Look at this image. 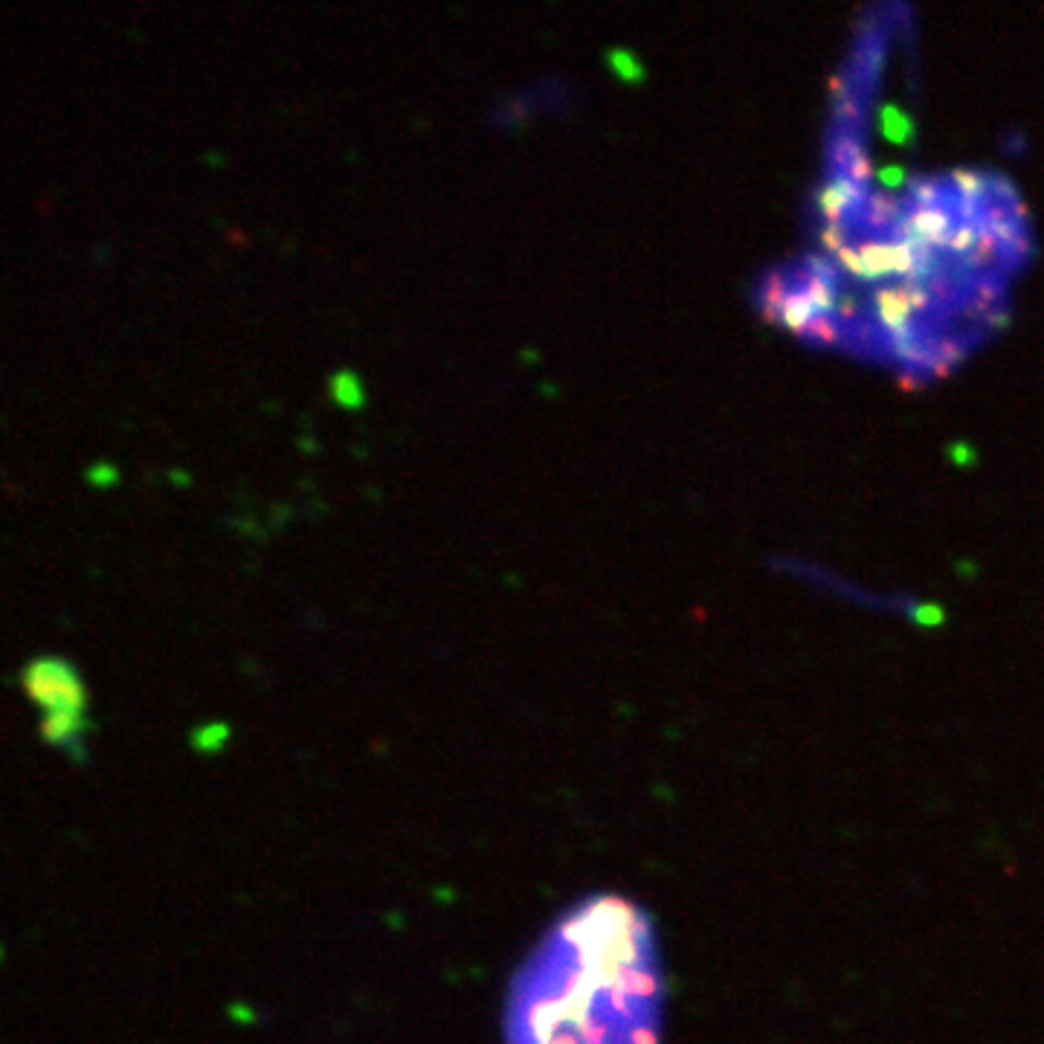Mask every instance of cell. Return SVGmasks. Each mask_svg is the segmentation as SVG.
Returning <instances> with one entry per match:
<instances>
[{
  "label": "cell",
  "mask_w": 1044,
  "mask_h": 1044,
  "mask_svg": "<svg viewBox=\"0 0 1044 1044\" xmlns=\"http://www.w3.org/2000/svg\"><path fill=\"white\" fill-rule=\"evenodd\" d=\"M21 685L41 708L44 743L73 760H87L90 694L76 665L61 656H35L21 673Z\"/></svg>",
  "instance_id": "cell-2"
},
{
  "label": "cell",
  "mask_w": 1044,
  "mask_h": 1044,
  "mask_svg": "<svg viewBox=\"0 0 1044 1044\" xmlns=\"http://www.w3.org/2000/svg\"><path fill=\"white\" fill-rule=\"evenodd\" d=\"M667 975L656 923L621 894H589L551 923L511 978L505 1044H662Z\"/></svg>",
  "instance_id": "cell-1"
}]
</instances>
